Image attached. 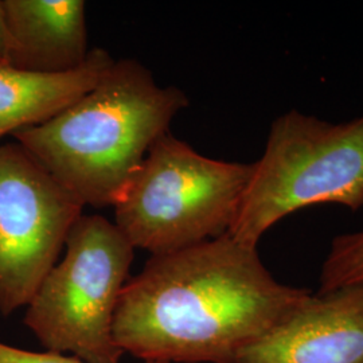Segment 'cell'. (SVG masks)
Returning <instances> with one entry per match:
<instances>
[{
  "instance_id": "1",
  "label": "cell",
  "mask_w": 363,
  "mask_h": 363,
  "mask_svg": "<svg viewBox=\"0 0 363 363\" xmlns=\"http://www.w3.org/2000/svg\"><path fill=\"white\" fill-rule=\"evenodd\" d=\"M311 295L226 233L151 256L120 295L113 337L143 362L233 363Z\"/></svg>"
},
{
  "instance_id": "2",
  "label": "cell",
  "mask_w": 363,
  "mask_h": 363,
  "mask_svg": "<svg viewBox=\"0 0 363 363\" xmlns=\"http://www.w3.org/2000/svg\"><path fill=\"white\" fill-rule=\"evenodd\" d=\"M189 105L135 60H120L60 113L13 133L39 164L86 206H115L152 144Z\"/></svg>"
},
{
  "instance_id": "3",
  "label": "cell",
  "mask_w": 363,
  "mask_h": 363,
  "mask_svg": "<svg viewBox=\"0 0 363 363\" xmlns=\"http://www.w3.org/2000/svg\"><path fill=\"white\" fill-rule=\"evenodd\" d=\"M319 203L363 208V116L337 124L298 111L277 117L228 234L257 247L273 225Z\"/></svg>"
},
{
  "instance_id": "4",
  "label": "cell",
  "mask_w": 363,
  "mask_h": 363,
  "mask_svg": "<svg viewBox=\"0 0 363 363\" xmlns=\"http://www.w3.org/2000/svg\"><path fill=\"white\" fill-rule=\"evenodd\" d=\"M252 164L201 155L169 132L159 138L115 208L130 245L167 255L228 233Z\"/></svg>"
},
{
  "instance_id": "5",
  "label": "cell",
  "mask_w": 363,
  "mask_h": 363,
  "mask_svg": "<svg viewBox=\"0 0 363 363\" xmlns=\"http://www.w3.org/2000/svg\"><path fill=\"white\" fill-rule=\"evenodd\" d=\"M65 247L27 304L25 325L46 351L86 363H118L124 352L113 322L135 247L115 222L97 214L76 220Z\"/></svg>"
},
{
  "instance_id": "6",
  "label": "cell",
  "mask_w": 363,
  "mask_h": 363,
  "mask_svg": "<svg viewBox=\"0 0 363 363\" xmlns=\"http://www.w3.org/2000/svg\"><path fill=\"white\" fill-rule=\"evenodd\" d=\"M85 208L19 144L0 145V313L26 307Z\"/></svg>"
},
{
  "instance_id": "7",
  "label": "cell",
  "mask_w": 363,
  "mask_h": 363,
  "mask_svg": "<svg viewBox=\"0 0 363 363\" xmlns=\"http://www.w3.org/2000/svg\"><path fill=\"white\" fill-rule=\"evenodd\" d=\"M233 363H363V284L312 294Z\"/></svg>"
},
{
  "instance_id": "8",
  "label": "cell",
  "mask_w": 363,
  "mask_h": 363,
  "mask_svg": "<svg viewBox=\"0 0 363 363\" xmlns=\"http://www.w3.org/2000/svg\"><path fill=\"white\" fill-rule=\"evenodd\" d=\"M9 62L35 74H66L86 64L88 28L82 0H1Z\"/></svg>"
},
{
  "instance_id": "9",
  "label": "cell",
  "mask_w": 363,
  "mask_h": 363,
  "mask_svg": "<svg viewBox=\"0 0 363 363\" xmlns=\"http://www.w3.org/2000/svg\"><path fill=\"white\" fill-rule=\"evenodd\" d=\"M115 60L93 49L86 64L66 74H35L0 64V140L38 125L91 91Z\"/></svg>"
},
{
  "instance_id": "10",
  "label": "cell",
  "mask_w": 363,
  "mask_h": 363,
  "mask_svg": "<svg viewBox=\"0 0 363 363\" xmlns=\"http://www.w3.org/2000/svg\"><path fill=\"white\" fill-rule=\"evenodd\" d=\"M357 284H363V230L333 240L320 269L318 294Z\"/></svg>"
},
{
  "instance_id": "11",
  "label": "cell",
  "mask_w": 363,
  "mask_h": 363,
  "mask_svg": "<svg viewBox=\"0 0 363 363\" xmlns=\"http://www.w3.org/2000/svg\"><path fill=\"white\" fill-rule=\"evenodd\" d=\"M0 363H86L76 357L52 351L37 352L13 347L0 342ZM159 363V362H143Z\"/></svg>"
},
{
  "instance_id": "12",
  "label": "cell",
  "mask_w": 363,
  "mask_h": 363,
  "mask_svg": "<svg viewBox=\"0 0 363 363\" xmlns=\"http://www.w3.org/2000/svg\"><path fill=\"white\" fill-rule=\"evenodd\" d=\"M9 62V31L4 18L3 3L0 0V64Z\"/></svg>"
}]
</instances>
